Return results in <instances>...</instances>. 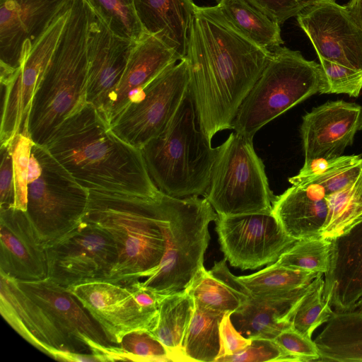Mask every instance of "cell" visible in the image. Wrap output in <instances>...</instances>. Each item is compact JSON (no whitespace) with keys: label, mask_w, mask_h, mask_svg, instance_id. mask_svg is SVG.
<instances>
[{"label":"cell","mask_w":362,"mask_h":362,"mask_svg":"<svg viewBox=\"0 0 362 362\" xmlns=\"http://www.w3.org/2000/svg\"><path fill=\"white\" fill-rule=\"evenodd\" d=\"M314 340L322 361L362 362V312H335Z\"/></svg>","instance_id":"obj_27"},{"label":"cell","mask_w":362,"mask_h":362,"mask_svg":"<svg viewBox=\"0 0 362 362\" xmlns=\"http://www.w3.org/2000/svg\"><path fill=\"white\" fill-rule=\"evenodd\" d=\"M274 340L300 361H311L320 358L319 349L315 341L291 326L283 329Z\"/></svg>","instance_id":"obj_42"},{"label":"cell","mask_w":362,"mask_h":362,"mask_svg":"<svg viewBox=\"0 0 362 362\" xmlns=\"http://www.w3.org/2000/svg\"><path fill=\"white\" fill-rule=\"evenodd\" d=\"M362 124V107L344 100L328 101L302 118L300 135L305 160L341 156Z\"/></svg>","instance_id":"obj_19"},{"label":"cell","mask_w":362,"mask_h":362,"mask_svg":"<svg viewBox=\"0 0 362 362\" xmlns=\"http://www.w3.org/2000/svg\"><path fill=\"white\" fill-rule=\"evenodd\" d=\"M324 76L320 94H346L358 97L362 90V71L320 59Z\"/></svg>","instance_id":"obj_39"},{"label":"cell","mask_w":362,"mask_h":362,"mask_svg":"<svg viewBox=\"0 0 362 362\" xmlns=\"http://www.w3.org/2000/svg\"><path fill=\"white\" fill-rule=\"evenodd\" d=\"M231 313H226L220 323L221 356L241 352L251 342V339L244 337L235 327L231 320Z\"/></svg>","instance_id":"obj_45"},{"label":"cell","mask_w":362,"mask_h":362,"mask_svg":"<svg viewBox=\"0 0 362 362\" xmlns=\"http://www.w3.org/2000/svg\"><path fill=\"white\" fill-rule=\"evenodd\" d=\"M141 151L158 190L177 198L204 195L216 147L201 129L188 90L166 127Z\"/></svg>","instance_id":"obj_5"},{"label":"cell","mask_w":362,"mask_h":362,"mask_svg":"<svg viewBox=\"0 0 362 362\" xmlns=\"http://www.w3.org/2000/svg\"><path fill=\"white\" fill-rule=\"evenodd\" d=\"M323 86L320 64L279 46L271 50L267 65L235 115L232 129L253 138L265 124L320 93Z\"/></svg>","instance_id":"obj_6"},{"label":"cell","mask_w":362,"mask_h":362,"mask_svg":"<svg viewBox=\"0 0 362 362\" xmlns=\"http://www.w3.org/2000/svg\"><path fill=\"white\" fill-rule=\"evenodd\" d=\"M216 6L240 33L262 48L271 51L284 44L280 25L247 0H219Z\"/></svg>","instance_id":"obj_29"},{"label":"cell","mask_w":362,"mask_h":362,"mask_svg":"<svg viewBox=\"0 0 362 362\" xmlns=\"http://www.w3.org/2000/svg\"><path fill=\"white\" fill-rule=\"evenodd\" d=\"M34 142L28 132L18 133L7 144L11 153L16 184V208L26 211L28 170Z\"/></svg>","instance_id":"obj_38"},{"label":"cell","mask_w":362,"mask_h":362,"mask_svg":"<svg viewBox=\"0 0 362 362\" xmlns=\"http://www.w3.org/2000/svg\"><path fill=\"white\" fill-rule=\"evenodd\" d=\"M320 273L276 264L247 276H238L252 296L289 292L308 285Z\"/></svg>","instance_id":"obj_33"},{"label":"cell","mask_w":362,"mask_h":362,"mask_svg":"<svg viewBox=\"0 0 362 362\" xmlns=\"http://www.w3.org/2000/svg\"><path fill=\"white\" fill-rule=\"evenodd\" d=\"M345 6L362 28V0H349Z\"/></svg>","instance_id":"obj_47"},{"label":"cell","mask_w":362,"mask_h":362,"mask_svg":"<svg viewBox=\"0 0 362 362\" xmlns=\"http://www.w3.org/2000/svg\"><path fill=\"white\" fill-rule=\"evenodd\" d=\"M359 155L340 156L332 158H315L304 161L298 175L288 178L292 185H302L315 182L334 170L359 161Z\"/></svg>","instance_id":"obj_41"},{"label":"cell","mask_w":362,"mask_h":362,"mask_svg":"<svg viewBox=\"0 0 362 362\" xmlns=\"http://www.w3.org/2000/svg\"><path fill=\"white\" fill-rule=\"evenodd\" d=\"M0 272L21 281L47 277L45 247L25 211L0 208Z\"/></svg>","instance_id":"obj_21"},{"label":"cell","mask_w":362,"mask_h":362,"mask_svg":"<svg viewBox=\"0 0 362 362\" xmlns=\"http://www.w3.org/2000/svg\"><path fill=\"white\" fill-rule=\"evenodd\" d=\"M324 286L325 280L322 274H320L309 284L291 316V326L310 339L313 332L327 322L334 313L323 297Z\"/></svg>","instance_id":"obj_34"},{"label":"cell","mask_w":362,"mask_h":362,"mask_svg":"<svg viewBox=\"0 0 362 362\" xmlns=\"http://www.w3.org/2000/svg\"><path fill=\"white\" fill-rule=\"evenodd\" d=\"M67 289L115 345L119 346L129 332L141 329L151 332L156 325L158 310L142 307L132 285L98 280Z\"/></svg>","instance_id":"obj_15"},{"label":"cell","mask_w":362,"mask_h":362,"mask_svg":"<svg viewBox=\"0 0 362 362\" xmlns=\"http://www.w3.org/2000/svg\"><path fill=\"white\" fill-rule=\"evenodd\" d=\"M197 7L193 0H134L136 13L144 33L160 40L181 59L187 55Z\"/></svg>","instance_id":"obj_25"},{"label":"cell","mask_w":362,"mask_h":362,"mask_svg":"<svg viewBox=\"0 0 362 362\" xmlns=\"http://www.w3.org/2000/svg\"><path fill=\"white\" fill-rule=\"evenodd\" d=\"M362 172V158L354 163L341 167L315 183L322 185L327 195L337 192L354 182Z\"/></svg>","instance_id":"obj_46"},{"label":"cell","mask_w":362,"mask_h":362,"mask_svg":"<svg viewBox=\"0 0 362 362\" xmlns=\"http://www.w3.org/2000/svg\"><path fill=\"white\" fill-rule=\"evenodd\" d=\"M331 243L323 297L335 312L351 311L362 298V222Z\"/></svg>","instance_id":"obj_23"},{"label":"cell","mask_w":362,"mask_h":362,"mask_svg":"<svg viewBox=\"0 0 362 362\" xmlns=\"http://www.w3.org/2000/svg\"><path fill=\"white\" fill-rule=\"evenodd\" d=\"M136 42L114 34L93 11L88 37L87 103L99 113L118 84Z\"/></svg>","instance_id":"obj_20"},{"label":"cell","mask_w":362,"mask_h":362,"mask_svg":"<svg viewBox=\"0 0 362 362\" xmlns=\"http://www.w3.org/2000/svg\"><path fill=\"white\" fill-rule=\"evenodd\" d=\"M0 208H16L13 158L8 145H1Z\"/></svg>","instance_id":"obj_44"},{"label":"cell","mask_w":362,"mask_h":362,"mask_svg":"<svg viewBox=\"0 0 362 362\" xmlns=\"http://www.w3.org/2000/svg\"><path fill=\"white\" fill-rule=\"evenodd\" d=\"M71 5L32 48L25 47L18 69L10 76L0 78L1 145H7L18 133L28 132V117L33 97L59 41Z\"/></svg>","instance_id":"obj_13"},{"label":"cell","mask_w":362,"mask_h":362,"mask_svg":"<svg viewBox=\"0 0 362 362\" xmlns=\"http://www.w3.org/2000/svg\"><path fill=\"white\" fill-rule=\"evenodd\" d=\"M253 138L233 132L216 147L204 197L218 216L272 212L275 199Z\"/></svg>","instance_id":"obj_9"},{"label":"cell","mask_w":362,"mask_h":362,"mask_svg":"<svg viewBox=\"0 0 362 362\" xmlns=\"http://www.w3.org/2000/svg\"><path fill=\"white\" fill-rule=\"evenodd\" d=\"M279 25L297 16L313 0H247Z\"/></svg>","instance_id":"obj_43"},{"label":"cell","mask_w":362,"mask_h":362,"mask_svg":"<svg viewBox=\"0 0 362 362\" xmlns=\"http://www.w3.org/2000/svg\"><path fill=\"white\" fill-rule=\"evenodd\" d=\"M44 146L88 190L146 197L160 192L141 150L118 137L90 104L66 119Z\"/></svg>","instance_id":"obj_2"},{"label":"cell","mask_w":362,"mask_h":362,"mask_svg":"<svg viewBox=\"0 0 362 362\" xmlns=\"http://www.w3.org/2000/svg\"><path fill=\"white\" fill-rule=\"evenodd\" d=\"M189 82V64L185 57L144 88L111 122V130L141 150L174 116L188 90Z\"/></svg>","instance_id":"obj_10"},{"label":"cell","mask_w":362,"mask_h":362,"mask_svg":"<svg viewBox=\"0 0 362 362\" xmlns=\"http://www.w3.org/2000/svg\"><path fill=\"white\" fill-rule=\"evenodd\" d=\"M218 214L204 197L166 194L164 233L166 250L156 272L140 285L162 296L186 290L204 267L210 240L209 225Z\"/></svg>","instance_id":"obj_7"},{"label":"cell","mask_w":362,"mask_h":362,"mask_svg":"<svg viewBox=\"0 0 362 362\" xmlns=\"http://www.w3.org/2000/svg\"><path fill=\"white\" fill-rule=\"evenodd\" d=\"M17 282L52 316L78 354L95 355L100 361H124L120 346L108 341L100 326L66 288L47 277Z\"/></svg>","instance_id":"obj_14"},{"label":"cell","mask_w":362,"mask_h":362,"mask_svg":"<svg viewBox=\"0 0 362 362\" xmlns=\"http://www.w3.org/2000/svg\"><path fill=\"white\" fill-rule=\"evenodd\" d=\"M194 308V300L185 290L164 296L160 302L156 325L150 332L164 345L172 361H187L182 345Z\"/></svg>","instance_id":"obj_28"},{"label":"cell","mask_w":362,"mask_h":362,"mask_svg":"<svg viewBox=\"0 0 362 362\" xmlns=\"http://www.w3.org/2000/svg\"><path fill=\"white\" fill-rule=\"evenodd\" d=\"M0 313L32 346L57 361H70L78 354L52 316L27 295L17 280L0 272Z\"/></svg>","instance_id":"obj_18"},{"label":"cell","mask_w":362,"mask_h":362,"mask_svg":"<svg viewBox=\"0 0 362 362\" xmlns=\"http://www.w3.org/2000/svg\"><path fill=\"white\" fill-rule=\"evenodd\" d=\"M195 305L216 313L236 312L247 300L204 267L185 290Z\"/></svg>","instance_id":"obj_32"},{"label":"cell","mask_w":362,"mask_h":362,"mask_svg":"<svg viewBox=\"0 0 362 362\" xmlns=\"http://www.w3.org/2000/svg\"><path fill=\"white\" fill-rule=\"evenodd\" d=\"M328 214L321 237L332 240L362 222V172L342 189L327 195Z\"/></svg>","instance_id":"obj_31"},{"label":"cell","mask_w":362,"mask_h":362,"mask_svg":"<svg viewBox=\"0 0 362 362\" xmlns=\"http://www.w3.org/2000/svg\"><path fill=\"white\" fill-rule=\"evenodd\" d=\"M223 315L195 305L182 345L187 361L216 362L221 356L220 323Z\"/></svg>","instance_id":"obj_30"},{"label":"cell","mask_w":362,"mask_h":362,"mask_svg":"<svg viewBox=\"0 0 362 362\" xmlns=\"http://www.w3.org/2000/svg\"><path fill=\"white\" fill-rule=\"evenodd\" d=\"M166 194L154 197L88 190L82 221L104 230L115 242L117 263L107 280L129 285L152 275L165 252Z\"/></svg>","instance_id":"obj_3"},{"label":"cell","mask_w":362,"mask_h":362,"mask_svg":"<svg viewBox=\"0 0 362 362\" xmlns=\"http://www.w3.org/2000/svg\"><path fill=\"white\" fill-rule=\"evenodd\" d=\"M93 11L73 0L62 34L35 91L27 129L45 146L53 133L87 103L88 37Z\"/></svg>","instance_id":"obj_4"},{"label":"cell","mask_w":362,"mask_h":362,"mask_svg":"<svg viewBox=\"0 0 362 362\" xmlns=\"http://www.w3.org/2000/svg\"><path fill=\"white\" fill-rule=\"evenodd\" d=\"M320 59L362 71V28L336 0H313L298 16Z\"/></svg>","instance_id":"obj_16"},{"label":"cell","mask_w":362,"mask_h":362,"mask_svg":"<svg viewBox=\"0 0 362 362\" xmlns=\"http://www.w3.org/2000/svg\"><path fill=\"white\" fill-rule=\"evenodd\" d=\"M180 60L165 44L145 34L136 42L118 84L99 114L110 126L144 88Z\"/></svg>","instance_id":"obj_22"},{"label":"cell","mask_w":362,"mask_h":362,"mask_svg":"<svg viewBox=\"0 0 362 362\" xmlns=\"http://www.w3.org/2000/svg\"><path fill=\"white\" fill-rule=\"evenodd\" d=\"M331 240L315 237L296 240L275 262L278 265L325 274L329 268Z\"/></svg>","instance_id":"obj_36"},{"label":"cell","mask_w":362,"mask_h":362,"mask_svg":"<svg viewBox=\"0 0 362 362\" xmlns=\"http://www.w3.org/2000/svg\"><path fill=\"white\" fill-rule=\"evenodd\" d=\"M272 213L296 240L321 237L328 214L327 194L319 183L292 185L275 197Z\"/></svg>","instance_id":"obj_24"},{"label":"cell","mask_w":362,"mask_h":362,"mask_svg":"<svg viewBox=\"0 0 362 362\" xmlns=\"http://www.w3.org/2000/svg\"><path fill=\"white\" fill-rule=\"evenodd\" d=\"M359 130H362V124H361V125L360 126Z\"/></svg>","instance_id":"obj_49"},{"label":"cell","mask_w":362,"mask_h":362,"mask_svg":"<svg viewBox=\"0 0 362 362\" xmlns=\"http://www.w3.org/2000/svg\"><path fill=\"white\" fill-rule=\"evenodd\" d=\"M88 200V190L45 146L34 143L29 162L25 212L44 247L82 221Z\"/></svg>","instance_id":"obj_8"},{"label":"cell","mask_w":362,"mask_h":362,"mask_svg":"<svg viewBox=\"0 0 362 362\" xmlns=\"http://www.w3.org/2000/svg\"><path fill=\"white\" fill-rule=\"evenodd\" d=\"M308 285L289 292L253 296L231 315L233 325L247 338L274 339L291 326L292 312Z\"/></svg>","instance_id":"obj_26"},{"label":"cell","mask_w":362,"mask_h":362,"mask_svg":"<svg viewBox=\"0 0 362 362\" xmlns=\"http://www.w3.org/2000/svg\"><path fill=\"white\" fill-rule=\"evenodd\" d=\"M270 53L240 33L216 5L197 6L185 57L188 91L209 141L216 133L232 129L235 115Z\"/></svg>","instance_id":"obj_1"},{"label":"cell","mask_w":362,"mask_h":362,"mask_svg":"<svg viewBox=\"0 0 362 362\" xmlns=\"http://www.w3.org/2000/svg\"><path fill=\"white\" fill-rule=\"evenodd\" d=\"M300 361L287 352L274 339L252 338L250 344L241 352L223 356L216 362Z\"/></svg>","instance_id":"obj_40"},{"label":"cell","mask_w":362,"mask_h":362,"mask_svg":"<svg viewBox=\"0 0 362 362\" xmlns=\"http://www.w3.org/2000/svg\"><path fill=\"white\" fill-rule=\"evenodd\" d=\"M84 1L116 35L137 42L145 35L136 13L134 0Z\"/></svg>","instance_id":"obj_35"},{"label":"cell","mask_w":362,"mask_h":362,"mask_svg":"<svg viewBox=\"0 0 362 362\" xmlns=\"http://www.w3.org/2000/svg\"><path fill=\"white\" fill-rule=\"evenodd\" d=\"M45 250L47 278L66 288L107 280L118 260L117 246L110 235L84 221Z\"/></svg>","instance_id":"obj_11"},{"label":"cell","mask_w":362,"mask_h":362,"mask_svg":"<svg viewBox=\"0 0 362 362\" xmlns=\"http://www.w3.org/2000/svg\"><path fill=\"white\" fill-rule=\"evenodd\" d=\"M353 310L362 312V298L356 303L355 308Z\"/></svg>","instance_id":"obj_48"},{"label":"cell","mask_w":362,"mask_h":362,"mask_svg":"<svg viewBox=\"0 0 362 362\" xmlns=\"http://www.w3.org/2000/svg\"><path fill=\"white\" fill-rule=\"evenodd\" d=\"M215 222L225 258L242 270L275 262L296 241L285 233L272 212L218 216Z\"/></svg>","instance_id":"obj_12"},{"label":"cell","mask_w":362,"mask_h":362,"mask_svg":"<svg viewBox=\"0 0 362 362\" xmlns=\"http://www.w3.org/2000/svg\"><path fill=\"white\" fill-rule=\"evenodd\" d=\"M73 0H0V78L21 66L32 47Z\"/></svg>","instance_id":"obj_17"},{"label":"cell","mask_w":362,"mask_h":362,"mask_svg":"<svg viewBox=\"0 0 362 362\" xmlns=\"http://www.w3.org/2000/svg\"><path fill=\"white\" fill-rule=\"evenodd\" d=\"M119 346L125 361H172L164 345L148 330L127 333Z\"/></svg>","instance_id":"obj_37"}]
</instances>
